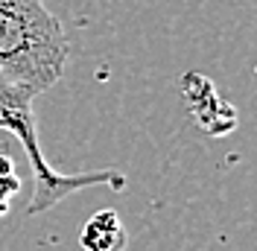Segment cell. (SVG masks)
Returning a JSON list of instances; mask_svg holds the SVG:
<instances>
[{
  "label": "cell",
  "mask_w": 257,
  "mask_h": 251,
  "mask_svg": "<svg viewBox=\"0 0 257 251\" xmlns=\"http://www.w3.org/2000/svg\"><path fill=\"white\" fill-rule=\"evenodd\" d=\"M70 41L44 0H0V76L32 94L50 91L64 76Z\"/></svg>",
  "instance_id": "cell-1"
},
{
  "label": "cell",
  "mask_w": 257,
  "mask_h": 251,
  "mask_svg": "<svg viewBox=\"0 0 257 251\" xmlns=\"http://www.w3.org/2000/svg\"><path fill=\"white\" fill-rule=\"evenodd\" d=\"M32 102H35V94L30 88L12 85V82L0 85V132H12L18 141L24 143L32 178H35V193H32V202L27 207L30 216H38L50 207H56L64 196L79 193L85 187H96V184H108L114 190L126 187L123 173H117V170H96V173H79V175L59 173L41 152Z\"/></svg>",
  "instance_id": "cell-2"
},
{
  "label": "cell",
  "mask_w": 257,
  "mask_h": 251,
  "mask_svg": "<svg viewBox=\"0 0 257 251\" xmlns=\"http://www.w3.org/2000/svg\"><path fill=\"white\" fill-rule=\"evenodd\" d=\"M79 245L85 251H126L128 234L123 228L120 213L111 210V207L96 210L94 216L85 222V228H82Z\"/></svg>",
  "instance_id": "cell-3"
},
{
  "label": "cell",
  "mask_w": 257,
  "mask_h": 251,
  "mask_svg": "<svg viewBox=\"0 0 257 251\" xmlns=\"http://www.w3.org/2000/svg\"><path fill=\"white\" fill-rule=\"evenodd\" d=\"M18 190H21V181H18L15 173L0 175V216H6V210H9V199L15 196Z\"/></svg>",
  "instance_id": "cell-4"
}]
</instances>
